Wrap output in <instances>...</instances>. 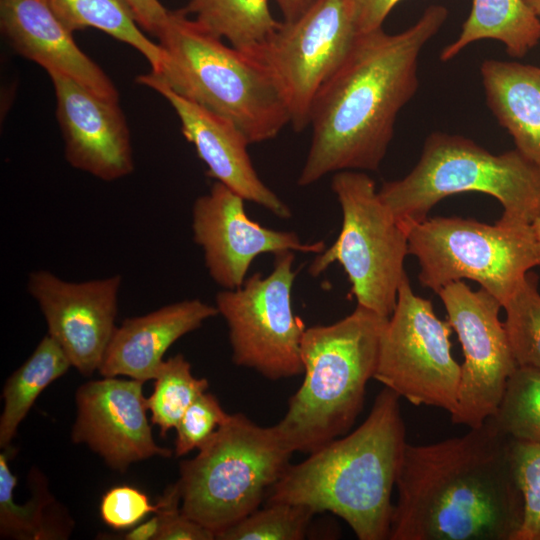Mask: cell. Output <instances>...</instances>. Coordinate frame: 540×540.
I'll return each instance as SVG.
<instances>
[{
  "label": "cell",
  "instance_id": "6da1fadb",
  "mask_svg": "<svg viewBox=\"0 0 540 540\" xmlns=\"http://www.w3.org/2000/svg\"><path fill=\"white\" fill-rule=\"evenodd\" d=\"M448 10L430 5L406 30L360 34L340 68L321 86L310 111L311 144L297 183L305 187L330 173L376 171L400 110L418 88V59L441 29Z\"/></svg>",
  "mask_w": 540,
  "mask_h": 540
},
{
  "label": "cell",
  "instance_id": "7a4b0ae2",
  "mask_svg": "<svg viewBox=\"0 0 540 540\" xmlns=\"http://www.w3.org/2000/svg\"><path fill=\"white\" fill-rule=\"evenodd\" d=\"M390 540H513L523 499L511 440L488 417L462 436L406 444Z\"/></svg>",
  "mask_w": 540,
  "mask_h": 540
},
{
  "label": "cell",
  "instance_id": "3957f363",
  "mask_svg": "<svg viewBox=\"0 0 540 540\" xmlns=\"http://www.w3.org/2000/svg\"><path fill=\"white\" fill-rule=\"evenodd\" d=\"M400 396L384 387L364 422L289 464L266 503L304 505L342 518L360 540L389 539L393 488L406 447Z\"/></svg>",
  "mask_w": 540,
  "mask_h": 540
},
{
  "label": "cell",
  "instance_id": "277c9868",
  "mask_svg": "<svg viewBox=\"0 0 540 540\" xmlns=\"http://www.w3.org/2000/svg\"><path fill=\"white\" fill-rule=\"evenodd\" d=\"M389 318V317H388ZM361 305L329 325L305 329L303 381L273 425L291 453L310 454L345 435L363 408L388 320Z\"/></svg>",
  "mask_w": 540,
  "mask_h": 540
},
{
  "label": "cell",
  "instance_id": "5b68a950",
  "mask_svg": "<svg viewBox=\"0 0 540 540\" xmlns=\"http://www.w3.org/2000/svg\"><path fill=\"white\" fill-rule=\"evenodd\" d=\"M157 39L165 62L154 74L176 93L231 120L250 144L272 140L290 124L286 101L266 66L224 44L182 9L170 11Z\"/></svg>",
  "mask_w": 540,
  "mask_h": 540
},
{
  "label": "cell",
  "instance_id": "8992f818",
  "mask_svg": "<svg viewBox=\"0 0 540 540\" xmlns=\"http://www.w3.org/2000/svg\"><path fill=\"white\" fill-rule=\"evenodd\" d=\"M463 192L496 198L501 222L531 224L540 211V168L516 149L493 154L464 136L433 132L415 167L378 190L400 225L426 219L439 201Z\"/></svg>",
  "mask_w": 540,
  "mask_h": 540
},
{
  "label": "cell",
  "instance_id": "52a82bcc",
  "mask_svg": "<svg viewBox=\"0 0 540 540\" xmlns=\"http://www.w3.org/2000/svg\"><path fill=\"white\" fill-rule=\"evenodd\" d=\"M292 454L273 426L229 414L198 454L180 463L181 511L216 538L259 508Z\"/></svg>",
  "mask_w": 540,
  "mask_h": 540
},
{
  "label": "cell",
  "instance_id": "ba28073f",
  "mask_svg": "<svg viewBox=\"0 0 540 540\" xmlns=\"http://www.w3.org/2000/svg\"><path fill=\"white\" fill-rule=\"evenodd\" d=\"M401 226L408 252L418 260L422 287L435 293L451 282L470 279L503 306L527 273L539 266L531 224L427 217Z\"/></svg>",
  "mask_w": 540,
  "mask_h": 540
},
{
  "label": "cell",
  "instance_id": "9c48e42d",
  "mask_svg": "<svg viewBox=\"0 0 540 540\" xmlns=\"http://www.w3.org/2000/svg\"><path fill=\"white\" fill-rule=\"evenodd\" d=\"M331 189L342 211L336 241L317 254L308 272L316 277L339 263L357 304L389 317L406 275V231L381 200L374 180L363 171L334 173Z\"/></svg>",
  "mask_w": 540,
  "mask_h": 540
},
{
  "label": "cell",
  "instance_id": "30bf717a",
  "mask_svg": "<svg viewBox=\"0 0 540 540\" xmlns=\"http://www.w3.org/2000/svg\"><path fill=\"white\" fill-rule=\"evenodd\" d=\"M294 260L293 251L277 253L269 275L257 272L241 287L222 289L215 297L218 314L227 324L232 361L270 380L303 373L306 327L292 308Z\"/></svg>",
  "mask_w": 540,
  "mask_h": 540
},
{
  "label": "cell",
  "instance_id": "8fae6325",
  "mask_svg": "<svg viewBox=\"0 0 540 540\" xmlns=\"http://www.w3.org/2000/svg\"><path fill=\"white\" fill-rule=\"evenodd\" d=\"M451 332L449 321L436 316L432 302L413 292L406 274L381 334L373 379L413 405L453 413L461 365L451 354Z\"/></svg>",
  "mask_w": 540,
  "mask_h": 540
},
{
  "label": "cell",
  "instance_id": "7c38bea8",
  "mask_svg": "<svg viewBox=\"0 0 540 540\" xmlns=\"http://www.w3.org/2000/svg\"><path fill=\"white\" fill-rule=\"evenodd\" d=\"M360 33L351 0H314L292 21H282L253 53L277 82L295 132L309 126L313 100L340 68Z\"/></svg>",
  "mask_w": 540,
  "mask_h": 540
},
{
  "label": "cell",
  "instance_id": "4fadbf2b",
  "mask_svg": "<svg viewBox=\"0 0 540 540\" xmlns=\"http://www.w3.org/2000/svg\"><path fill=\"white\" fill-rule=\"evenodd\" d=\"M437 294L464 355L451 420L478 427L495 413L509 377L518 367L499 320L502 305L485 289L474 291L462 280L445 285Z\"/></svg>",
  "mask_w": 540,
  "mask_h": 540
},
{
  "label": "cell",
  "instance_id": "5bb4252c",
  "mask_svg": "<svg viewBox=\"0 0 540 540\" xmlns=\"http://www.w3.org/2000/svg\"><path fill=\"white\" fill-rule=\"evenodd\" d=\"M244 201L215 181L192 207L193 240L203 252L210 277L222 289L241 287L253 260L261 254L293 251L317 255L326 248L323 241L303 242L295 232L251 220Z\"/></svg>",
  "mask_w": 540,
  "mask_h": 540
},
{
  "label": "cell",
  "instance_id": "9a60e30c",
  "mask_svg": "<svg viewBox=\"0 0 540 540\" xmlns=\"http://www.w3.org/2000/svg\"><path fill=\"white\" fill-rule=\"evenodd\" d=\"M121 277L71 282L48 270L29 274L27 289L37 302L50 335L71 365L91 375L103 361L116 329Z\"/></svg>",
  "mask_w": 540,
  "mask_h": 540
},
{
  "label": "cell",
  "instance_id": "2e32d148",
  "mask_svg": "<svg viewBox=\"0 0 540 540\" xmlns=\"http://www.w3.org/2000/svg\"><path fill=\"white\" fill-rule=\"evenodd\" d=\"M143 383L103 377L81 385L76 392L72 440L88 445L120 472L133 463L172 454L154 441Z\"/></svg>",
  "mask_w": 540,
  "mask_h": 540
},
{
  "label": "cell",
  "instance_id": "e0dca14e",
  "mask_svg": "<svg viewBox=\"0 0 540 540\" xmlns=\"http://www.w3.org/2000/svg\"><path fill=\"white\" fill-rule=\"evenodd\" d=\"M56 96V118L67 162L103 181L130 175V131L118 105L57 71L47 72Z\"/></svg>",
  "mask_w": 540,
  "mask_h": 540
},
{
  "label": "cell",
  "instance_id": "ac0fdd59",
  "mask_svg": "<svg viewBox=\"0 0 540 540\" xmlns=\"http://www.w3.org/2000/svg\"><path fill=\"white\" fill-rule=\"evenodd\" d=\"M164 97L176 112L183 136L193 144L207 167V175L278 218L292 216L290 208L259 177L248 153V139L229 119L183 97L169 88L156 74L137 76Z\"/></svg>",
  "mask_w": 540,
  "mask_h": 540
},
{
  "label": "cell",
  "instance_id": "d6986e66",
  "mask_svg": "<svg viewBox=\"0 0 540 540\" xmlns=\"http://www.w3.org/2000/svg\"><path fill=\"white\" fill-rule=\"evenodd\" d=\"M0 28L19 55L60 72L112 101L119 93L107 74L76 44L50 0H0Z\"/></svg>",
  "mask_w": 540,
  "mask_h": 540
},
{
  "label": "cell",
  "instance_id": "ffe728a7",
  "mask_svg": "<svg viewBox=\"0 0 540 540\" xmlns=\"http://www.w3.org/2000/svg\"><path fill=\"white\" fill-rule=\"evenodd\" d=\"M216 315L215 305L194 298L127 318L116 327L98 371L103 377L155 379L167 350Z\"/></svg>",
  "mask_w": 540,
  "mask_h": 540
},
{
  "label": "cell",
  "instance_id": "44dd1931",
  "mask_svg": "<svg viewBox=\"0 0 540 540\" xmlns=\"http://www.w3.org/2000/svg\"><path fill=\"white\" fill-rule=\"evenodd\" d=\"M480 73L494 117L515 149L540 168V67L489 59Z\"/></svg>",
  "mask_w": 540,
  "mask_h": 540
},
{
  "label": "cell",
  "instance_id": "7402d4cb",
  "mask_svg": "<svg viewBox=\"0 0 540 540\" xmlns=\"http://www.w3.org/2000/svg\"><path fill=\"white\" fill-rule=\"evenodd\" d=\"M482 39L497 40L508 55L524 57L540 41V17L524 0H473L458 38L442 49L440 60L447 62Z\"/></svg>",
  "mask_w": 540,
  "mask_h": 540
},
{
  "label": "cell",
  "instance_id": "603a6c76",
  "mask_svg": "<svg viewBox=\"0 0 540 540\" xmlns=\"http://www.w3.org/2000/svg\"><path fill=\"white\" fill-rule=\"evenodd\" d=\"M60 345L45 335L30 357L7 379L2 397L0 446L7 449L41 392L71 367Z\"/></svg>",
  "mask_w": 540,
  "mask_h": 540
},
{
  "label": "cell",
  "instance_id": "cb8c5ba5",
  "mask_svg": "<svg viewBox=\"0 0 540 540\" xmlns=\"http://www.w3.org/2000/svg\"><path fill=\"white\" fill-rule=\"evenodd\" d=\"M50 4L72 33L98 29L136 49L148 61L151 72H162L165 56L161 46L142 32L125 0H50Z\"/></svg>",
  "mask_w": 540,
  "mask_h": 540
},
{
  "label": "cell",
  "instance_id": "d4e9b609",
  "mask_svg": "<svg viewBox=\"0 0 540 540\" xmlns=\"http://www.w3.org/2000/svg\"><path fill=\"white\" fill-rule=\"evenodd\" d=\"M182 10L203 29L248 54L280 25L270 11L269 0H189Z\"/></svg>",
  "mask_w": 540,
  "mask_h": 540
},
{
  "label": "cell",
  "instance_id": "484cf974",
  "mask_svg": "<svg viewBox=\"0 0 540 540\" xmlns=\"http://www.w3.org/2000/svg\"><path fill=\"white\" fill-rule=\"evenodd\" d=\"M154 380L147 407L151 423L165 436L195 399L207 391L209 383L193 375L190 362L180 353L163 361Z\"/></svg>",
  "mask_w": 540,
  "mask_h": 540
},
{
  "label": "cell",
  "instance_id": "4316f807",
  "mask_svg": "<svg viewBox=\"0 0 540 540\" xmlns=\"http://www.w3.org/2000/svg\"><path fill=\"white\" fill-rule=\"evenodd\" d=\"M491 418L510 440L540 445V370L518 366Z\"/></svg>",
  "mask_w": 540,
  "mask_h": 540
},
{
  "label": "cell",
  "instance_id": "83f0119b",
  "mask_svg": "<svg viewBox=\"0 0 540 540\" xmlns=\"http://www.w3.org/2000/svg\"><path fill=\"white\" fill-rule=\"evenodd\" d=\"M17 479L8 465L7 453L0 454V531L2 537L15 539L59 538V532L49 525L47 508L53 502L46 488L34 487L31 499L19 505L14 501Z\"/></svg>",
  "mask_w": 540,
  "mask_h": 540
},
{
  "label": "cell",
  "instance_id": "f1b7e54d",
  "mask_svg": "<svg viewBox=\"0 0 540 540\" xmlns=\"http://www.w3.org/2000/svg\"><path fill=\"white\" fill-rule=\"evenodd\" d=\"M503 323L517 366L540 370V293L538 277L528 272L502 306Z\"/></svg>",
  "mask_w": 540,
  "mask_h": 540
},
{
  "label": "cell",
  "instance_id": "f546056e",
  "mask_svg": "<svg viewBox=\"0 0 540 540\" xmlns=\"http://www.w3.org/2000/svg\"><path fill=\"white\" fill-rule=\"evenodd\" d=\"M315 513L304 505L271 502L216 535L220 540H301Z\"/></svg>",
  "mask_w": 540,
  "mask_h": 540
},
{
  "label": "cell",
  "instance_id": "4dcf8cb0",
  "mask_svg": "<svg viewBox=\"0 0 540 540\" xmlns=\"http://www.w3.org/2000/svg\"><path fill=\"white\" fill-rule=\"evenodd\" d=\"M511 462L523 499V515L513 540H540V445L511 440Z\"/></svg>",
  "mask_w": 540,
  "mask_h": 540
},
{
  "label": "cell",
  "instance_id": "1f68e13d",
  "mask_svg": "<svg viewBox=\"0 0 540 540\" xmlns=\"http://www.w3.org/2000/svg\"><path fill=\"white\" fill-rule=\"evenodd\" d=\"M228 417L213 394L206 391L197 397L175 427L176 457L199 450Z\"/></svg>",
  "mask_w": 540,
  "mask_h": 540
},
{
  "label": "cell",
  "instance_id": "d6a6232c",
  "mask_svg": "<svg viewBox=\"0 0 540 540\" xmlns=\"http://www.w3.org/2000/svg\"><path fill=\"white\" fill-rule=\"evenodd\" d=\"M160 502L153 504L149 497L133 486L122 485L109 489L100 502L103 522L115 530L131 529L150 513H157Z\"/></svg>",
  "mask_w": 540,
  "mask_h": 540
},
{
  "label": "cell",
  "instance_id": "836d02e7",
  "mask_svg": "<svg viewBox=\"0 0 540 540\" xmlns=\"http://www.w3.org/2000/svg\"><path fill=\"white\" fill-rule=\"evenodd\" d=\"M159 502L162 524L156 540L216 539L214 532L183 514L176 483L165 491Z\"/></svg>",
  "mask_w": 540,
  "mask_h": 540
},
{
  "label": "cell",
  "instance_id": "e575fe53",
  "mask_svg": "<svg viewBox=\"0 0 540 540\" xmlns=\"http://www.w3.org/2000/svg\"><path fill=\"white\" fill-rule=\"evenodd\" d=\"M401 0H351L354 18L360 34L382 28L391 10Z\"/></svg>",
  "mask_w": 540,
  "mask_h": 540
},
{
  "label": "cell",
  "instance_id": "d590c367",
  "mask_svg": "<svg viewBox=\"0 0 540 540\" xmlns=\"http://www.w3.org/2000/svg\"><path fill=\"white\" fill-rule=\"evenodd\" d=\"M141 29L158 37L166 26L170 11L159 0H125Z\"/></svg>",
  "mask_w": 540,
  "mask_h": 540
},
{
  "label": "cell",
  "instance_id": "8d00e7d4",
  "mask_svg": "<svg viewBox=\"0 0 540 540\" xmlns=\"http://www.w3.org/2000/svg\"><path fill=\"white\" fill-rule=\"evenodd\" d=\"M160 509V508H159ZM162 524L160 512L155 513L149 520L133 527L125 534L127 540H156Z\"/></svg>",
  "mask_w": 540,
  "mask_h": 540
},
{
  "label": "cell",
  "instance_id": "74e56055",
  "mask_svg": "<svg viewBox=\"0 0 540 540\" xmlns=\"http://www.w3.org/2000/svg\"><path fill=\"white\" fill-rule=\"evenodd\" d=\"M279 7L284 21H292L303 14L314 0H273Z\"/></svg>",
  "mask_w": 540,
  "mask_h": 540
},
{
  "label": "cell",
  "instance_id": "f35d334b",
  "mask_svg": "<svg viewBox=\"0 0 540 540\" xmlns=\"http://www.w3.org/2000/svg\"><path fill=\"white\" fill-rule=\"evenodd\" d=\"M531 227H532L535 242H536L539 266H540V211L537 214V216L534 218V220L532 221Z\"/></svg>",
  "mask_w": 540,
  "mask_h": 540
},
{
  "label": "cell",
  "instance_id": "ab89813d",
  "mask_svg": "<svg viewBox=\"0 0 540 540\" xmlns=\"http://www.w3.org/2000/svg\"><path fill=\"white\" fill-rule=\"evenodd\" d=\"M527 5L540 17V0H524Z\"/></svg>",
  "mask_w": 540,
  "mask_h": 540
}]
</instances>
